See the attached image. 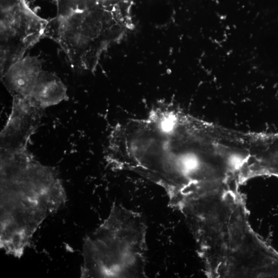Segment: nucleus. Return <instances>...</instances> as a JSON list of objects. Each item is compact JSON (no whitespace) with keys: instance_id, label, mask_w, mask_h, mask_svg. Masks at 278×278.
<instances>
[{"instance_id":"nucleus-1","label":"nucleus","mask_w":278,"mask_h":278,"mask_svg":"<svg viewBox=\"0 0 278 278\" xmlns=\"http://www.w3.org/2000/svg\"><path fill=\"white\" fill-rule=\"evenodd\" d=\"M0 246L21 258L37 229L66 203V194L56 170L27 150L1 152Z\"/></svg>"},{"instance_id":"nucleus-2","label":"nucleus","mask_w":278,"mask_h":278,"mask_svg":"<svg viewBox=\"0 0 278 278\" xmlns=\"http://www.w3.org/2000/svg\"><path fill=\"white\" fill-rule=\"evenodd\" d=\"M147 225L143 216L113 203L83 244L81 277H146Z\"/></svg>"},{"instance_id":"nucleus-3","label":"nucleus","mask_w":278,"mask_h":278,"mask_svg":"<svg viewBox=\"0 0 278 278\" xmlns=\"http://www.w3.org/2000/svg\"><path fill=\"white\" fill-rule=\"evenodd\" d=\"M106 13H98L93 8L48 21L44 37L56 42L72 66L79 70H92L100 50L108 39L105 33L112 24Z\"/></svg>"},{"instance_id":"nucleus-4","label":"nucleus","mask_w":278,"mask_h":278,"mask_svg":"<svg viewBox=\"0 0 278 278\" xmlns=\"http://www.w3.org/2000/svg\"><path fill=\"white\" fill-rule=\"evenodd\" d=\"M48 21L30 10L21 0L1 10L0 74L24 57L26 50L44 37Z\"/></svg>"},{"instance_id":"nucleus-5","label":"nucleus","mask_w":278,"mask_h":278,"mask_svg":"<svg viewBox=\"0 0 278 278\" xmlns=\"http://www.w3.org/2000/svg\"><path fill=\"white\" fill-rule=\"evenodd\" d=\"M43 110L29 96L12 97L11 113L1 132V152L27 150L28 142L39 127Z\"/></svg>"},{"instance_id":"nucleus-6","label":"nucleus","mask_w":278,"mask_h":278,"mask_svg":"<svg viewBox=\"0 0 278 278\" xmlns=\"http://www.w3.org/2000/svg\"><path fill=\"white\" fill-rule=\"evenodd\" d=\"M42 68V59L34 56H26L11 64L1 75V79L12 97L29 96Z\"/></svg>"},{"instance_id":"nucleus-7","label":"nucleus","mask_w":278,"mask_h":278,"mask_svg":"<svg viewBox=\"0 0 278 278\" xmlns=\"http://www.w3.org/2000/svg\"><path fill=\"white\" fill-rule=\"evenodd\" d=\"M67 91L66 86L57 75L42 70L29 97L44 110L67 100Z\"/></svg>"}]
</instances>
